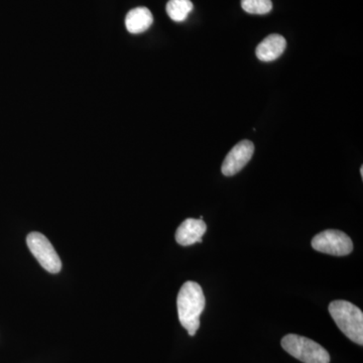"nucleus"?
Instances as JSON below:
<instances>
[{"label":"nucleus","mask_w":363,"mask_h":363,"mask_svg":"<svg viewBox=\"0 0 363 363\" xmlns=\"http://www.w3.org/2000/svg\"><path fill=\"white\" fill-rule=\"evenodd\" d=\"M193 4L191 0H169L167 4V13L171 20L176 23L187 20L189 14L193 11Z\"/></svg>","instance_id":"9d476101"},{"label":"nucleus","mask_w":363,"mask_h":363,"mask_svg":"<svg viewBox=\"0 0 363 363\" xmlns=\"http://www.w3.org/2000/svg\"><path fill=\"white\" fill-rule=\"evenodd\" d=\"M360 174H362V177L363 178V167H362V168H360Z\"/></svg>","instance_id":"f8f14e48"},{"label":"nucleus","mask_w":363,"mask_h":363,"mask_svg":"<svg viewBox=\"0 0 363 363\" xmlns=\"http://www.w3.org/2000/svg\"><path fill=\"white\" fill-rule=\"evenodd\" d=\"M312 247L319 252L335 257H345L353 250V242L342 231L329 229L318 233L312 240Z\"/></svg>","instance_id":"39448f33"},{"label":"nucleus","mask_w":363,"mask_h":363,"mask_svg":"<svg viewBox=\"0 0 363 363\" xmlns=\"http://www.w3.org/2000/svg\"><path fill=\"white\" fill-rule=\"evenodd\" d=\"M205 303L206 300L199 284L189 281L182 286L177 298L178 316L190 336H194L200 328V316L204 311Z\"/></svg>","instance_id":"f257e3e1"},{"label":"nucleus","mask_w":363,"mask_h":363,"mask_svg":"<svg viewBox=\"0 0 363 363\" xmlns=\"http://www.w3.org/2000/svg\"><path fill=\"white\" fill-rule=\"evenodd\" d=\"M243 11L250 14H267L272 9V0H241Z\"/></svg>","instance_id":"9b49d317"},{"label":"nucleus","mask_w":363,"mask_h":363,"mask_svg":"<svg viewBox=\"0 0 363 363\" xmlns=\"http://www.w3.org/2000/svg\"><path fill=\"white\" fill-rule=\"evenodd\" d=\"M329 313L348 339L363 345V313L348 301L337 300L329 305Z\"/></svg>","instance_id":"f03ea898"},{"label":"nucleus","mask_w":363,"mask_h":363,"mask_svg":"<svg viewBox=\"0 0 363 363\" xmlns=\"http://www.w3.org/2000/svg\"><path fill=\"white\" fill-rule=\"evenodd\" d=\"M154 23V18L147 7H136L131 9L125 18V26L130 33H142L149 30Z\"/></svg>","instance_id":"1a4fd4ad"},{"label":"nucleus","mask_w":363,"mask_h":363,"mask_svg":"<svg viewBox=\"0 0 363 363\" xmlns=\"http://www.w3.org/2000/svg\"><path fill=\"white\" fill-rule=\"evenodd\" d=\"M26 245L40 266L51 274H58L62 262L50 240L40 233H30L26 238Z\"/></svg>","instance_id":"20e7f679"},{"label":"nucleus","mask_w":363,"mask_h":363,"mask_svg":"<svg viewBox=\"0 0 363 363\" xmlns=\"http://www.w3.org/2000/svg\"><path fill=\"white\" fill-rule=\"evenodd\" d=\"M286 48L285 38L283 35L274 33V35L267 37L257 45L255 54L260 61L272 62L281 56V54L285 52Z\"/></svg>","instance_id":"6e6552de"},{"label":"nucleus","mask_w":363,"mask_h":363,"mask_svg":"<svg viewBox=\"0 0 363 363\" xmlns=\"http://www.w3.org/2000/svg\"><path fill=\"white\" fill-rule=\"evenodd\" d=\"M281 344L284 350L303 363H330L328 351L312 339L288 334Z\"/></svg>","instance_id":"7ed1b4c3"},{"label":"nucleus","mask_w":363,"mask_h":363,"mask_svg":"<svg viewBox=\"0 0 363 363\" xmlns=\"http://www.w3.org/2000/svg\"><path fill=\"white\" fill-rule=\"evenodd\" d=\"M253 152H255V145L250 140H242L236 143L233 149L227 154L222 164V174L226 177H231L240 173L252 160Z\"/></svg>","instance_id":"423d86ee"},{"label":"nucleus","mask_w":363,"mask_h":363,"mask_svg":"<svg viewBox=\"0 0 363 363\" xmlns=\"http://www.w3.org/2000/svg\"><path fill=\"white\" fill-rule=\"evenodd\" d=\"M207 230V225L202 219H186L176 231V241L183 247L202 242V238Z\"/></svg>","instance_id":"0eeeda50"}]
</instances>
